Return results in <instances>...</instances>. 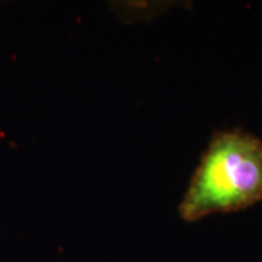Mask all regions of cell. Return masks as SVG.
I'll list each match as a JSON object with an SVG mask.
<instances>
[{"mask_svg": "<svg viewBox=\"0 0 262 262\" xmlns=\"http://www.w3.org/2000/svg\"><path fill=\"white\" fill-rule=\"evenodd\" d=\"M262 201V140L234 128L215 133L179 204L185 222L233 213Z\"/></svg>", "mask_w": 262, "mask_h": 262, "instance_id": "1", "label": "cell"}]
</instances>
